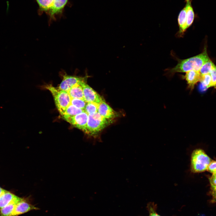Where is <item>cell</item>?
<instances>
[{
    "mask_svg": "<svg viewBox=\"0 0 216 216\" xmlns=\"http://www.w3.org/2000/svg\"><path fill=\"white\" fill-rule=\"evenodd\" d=\"M210 59L205 49L201 53L186 59L180 60L174 68L169 70L170 74L177 72H186L194 70L199 71L202 66Z\"/></svg>",
    "mask_w": 216,
    "mask_h": 216,
    "instance_id": "1",
    "label": "cell"
},
{
    "mask_svg": "<svg viewBox=\"0 0 216 216\" xmlns=\"http://www.w3.org/2000/svg\"><path fill=\"white\" fill-rule=\"evenodd\" d=\"M17 203L16 202H13L0 208V216H10Z\"/></svg>",
    "mask_w": 216,
    "mask_h": 216,
    "instance_id": "17",
    "label": "cell"
},
{
    "mask_svg": "<svg viewBox=\"0 0 216 216\" xmlns=\"http://www.w3.org/2000/svg\"><path fill=\"white\" fill-rule=\"evenodd\" d=\"M149 216H160L155 212L153 209L150 208Z\"/></svg>",
    "mask_w": 216,
    "mask_h": 216,
    "instance_id": "27",
    "label": "cell"
},
{
    "mask_svg": "<svg viewBox=\"0 0 216 216\" xmlns=\"http://www.w3.org/2000/svg\"><path fill=\"white\" fill-rule=\"evenodd\" d=\"M200 82L204 89L211 87L212 78L210 73L201 75Z\"/></svg>",
    "mask_w": 216,
    "mask_h": 216,
    "instance_id": "21",
    "label": "cell"
},
{
    "mask_svg": "<svg viewBox=\"0 0 216 216\" xmlns=\"http://www.w3.org/2000/svg\"><path fill=\"white\" fill-rule=\"evenodd\" d=\"M68 0H54L52 6L49 10V14L51 18L62 12Z\"/></svg>",
    "mask_w": 216,
    "mask_h": 216,
    "instance_id": "12",
    "label": "cell"
},
{
    "mask_svg": "<svg viewBox=\"0 0 216 216\" xmlns=\"http://www.w3.org/2000/svg\"><path fill=\"white\" fill-rule=\"evenodd\" d=\"M81 83L74 85L67 92L71 98H78L84 100Z\"/></svg>",
    "mask_w": 216,
    "mask_h": 216,
    "instance_id": "15",
    "label": "cell"
},
{
    "mask_svg": "<svg viewBox=\"0 0 216 216\" xmlns=\"http://www.w3.org/2000/svg\"><path fill=\"white\" fill-rule=\"evenodd\" d=\"M85 100L78 98H71L70 104L84 110L86 105Z\"/></svg>",
    "mask_w": 216,
    "mask_h": 216,
    "instance_id": "22",
    "label": "cell"
},
{
    "mask_svg": "<svg viewBox=\"0 0 216 216\" xmlns=\"http://www.w3.org/2000/svg\"><path fill=\"white\" fill-rule=\"evenodd\" d=\"M63 79L59 86L58 89L68 92L74 85L86 81V77H81L63 74Z\"/></svg>",
    "mask_w": 216,
    "mask_h": 216,
    "instance_id": "6",
    "label": "cell"
},
{
    "mask_svg": "<svg viewBox=\"0 0 216 216\" xmlns=\"http://www.w3.org/2000/svg\"><path fill=\"white\" fill-rule=\"evenodd\" d=\"M179 27V34L182 35L187 28L186 26V12L185 6L180 11L178 18Z\"/></svg>",
    "mask_w": 216,
    "mask_h": 216,
    "instance_id": "14",
    "label": "cell"
},
{
    "mask_svg": "<svg viewBox=\"0 0 216 216\" xmlns=\"http://www.w3.org/2000/svg\"><path fill=\"white\" fill-rule=\"evenodd\" d=\"M212 160L203 150L196 148L191 154L190 171L193 173H197L206 171Z\"/></svg>",
    "mask_w": 216,
    "mask_h": 216,
    "instance_id": "3",
    "label": "cell"
},
{
    "mask_svg": "<svg viewBox=\"0 0 216 216\" xmlns=\"http://www.w3.org/2000/svg\"><path fill=\"white\" fill-rule=\"evenodd\" d=\"M209 181L211 185V189L216 188V173H213L209 178Z\"/></svg>",
    "mask_w": 216,
    "mask_h": 216,
    "instance_id": "25",
    "label": "cell"
},
{
    "mask_svg": "<svg viewBox=\"0 0 216 216\" xmlns=\"http://www.w3.org/2000/svg\"><path fill=\"white\" fill-rule=\"evenodd\" d=\"M201 76L199 71L191 70L186 72L183 77L187 82L188 88L192 90L195 85L200 81Z\"/></svg>",
    "mask_w": 216,
    "mask_h": 216,
    "instance_id": "10",
    "label": "cell"
},
{
    "mask_svg": "<svg viewBox=\"0 0 216 216\" xmlns=\"http://www.w3.org/2000/svg\"><path fill=\"white\" fill-rule=\"evenodd\" d=\"M211 194L212 196L211 202L216 203V188L211 189Z\"/></svg>",
    "mask_w": 216,
    "mask_h": 216,
    "instance_id": "26",
    "label": "cell"
},
{
    "mask_svg": "<svg viewBox=\"0 0 216 216\" xmlns=\"http://www.w3.org/2000/svg\"><path fill=\"white\" fill-rule=\"evenodd\" d=\"M98 112L103 117L112 120L118 116V113L111 108L105 100L99 103Z\"/></svg>",
    "mask_w": 216,
    "mask_h": 216,
    "instance_id": "8",
    "label": "cell"
},
{
    "mask_svg": "<svg viewBox=\"0 0 216 216\" xmlns=\"http://www.w3.org/2000/svg\"><path fill=\"white\" fill-rule=\"evenodd\" d=\"M6 191L0 187V196Z\"/></svg>",
    "mask_w": 216,
    "mask_h": 216,
    "instance_id": "28",
    "label": "cell"
},
{
    "mask_svg": "<svg viewBox=\"0 0 216 216\" xmlns=\"http://www.w3.org/2000/svg\"><path fill=\"white\" fill-rule=\"evenodd\" d=\"M212 78L211 87L216 88V66L213 68L210 73Z\"/></svg>",
    "mask_w": 216,
    "mask_h": 216,
    "instance_id": "23",
    "label": "cell"
},
{
    "mask_svg": "<svg viewBox=\"0 0 216 216\" xmlns=\"http://www.w3.org/2000/svg\"><path fill=\"white\" fill-rule=\"evenodd\" d=\"M99 104L95 102H87L84 111L88 115L98 112Z\"/></svg>",
    "mask_w": 216,
    "mask_h": 216,
    "instance_id": "20",
    "label": "cell"
},
{
    "mask_svg": "<svg viewBox=\"0 0 216 216\" xmlns=\"http://www.w3.org/2000/svg\"><path fill=\"white\" fill-rule=\"evenodd\" d=\"M40 11L49 10L53 4L54 0H36Z\"/></svg>",
    "mask_w": 216,
    "mask_h": 216,
    "instance_id": "19",
    "label": "cell"
},
{
    "mask_svg": "<svg viewBox=\"0 0 216 216\" xmlns=\"http://www.w3.org/2000/svg\"><path fill=\"white\" fill-rule=\"evenodd\" d=\"M44 88L51 93L56 106L62 116L70 103L71 98L68 92L60 90L51 84L46 85Z\"/></svg>",
    "mask_w": 216,
    "mask_h": 216,
    "instance_id": "4",
    "label": "cell"
},
{
    "mask_svg": "<svg viewBox=\"0 0 216 216\" xmlns=\"http://www.w3.org/2000/svg\"><path fill=\"white\" fill-rule=\"evenodd\" d=\"M216 66L210 59L206 62L201 67L199 71L202 75L209 74Z\"/></svg>",
    "mask_w": 216,
    "mask_h": 216,
    "instance_id": "18",
    "label": "cell"
},
{
    "mask_svg": "<svg viewBox=\"0 0 216 216\" xmlns=\"http://www.w3.org/2000/svg\"><path fill=\"white\" fill-rule=\"evenodd\" d=\"M84 111H85L84 110L70 104L62 116H74Z\"/></svg>",
    "mask_w": 216,
    "mask_h": 216,
    "instance_id": "16",
    "label": "cell"
},
{
    "mask_svg": "<svg viewBox=\"0 0 216 216\" xmlns=\"http://www.w3.org/2000/svg\"><path fill=\"white\" fill-rule=\"evenodd\" d=\"M38 208L28 203L24 199L17 203L10 216H16Z\"/></svg>",
    "mask_w": 216,
    "mask_h": 216,
    "instance_id": "9",
    "label": "cell"
},
{
    "mask_svg": "<svg viewBox=\"0 0 216 216\" xmlns=\"http://www.w3.org/2000/svg\"><path fill=\"white\" fill-rule=\"evenodd\" d=\"M111 120L103 117L98 112L88 115L85 134L90 136H96L110 124Z\"/></svg>",
    "mask_w": 216,
    "mask_h": 216,
    "instance_id": "2",
    "label": "cell"
},
{
    "mask_svg": "<svg viewBox=\"0 0 216 216\" xmlns=\"http://www.w3.org/2000/svg\"><path fill=\"white\" fill-rule=\"evenodd\" d=\"M23 199L6 190L0 196V209L12 202L15 201L18 202Z\"/></svg>",
    "mask_w": 216,
    "mask_h": 216,
    "instance_id": "11",
    "label": "cell"
},
{
    "mask_svg": "<svg viewBox=\"0 0 216 216\" xmlns=\"http://www.w3.org/2000/svg\"><path fill=\"white\" fill-rule=\"evenodd\" d=\"M192 0H185V7L186 12V26L188 28L193 23L195 16L194 11L192 7Z\"/></svg>",
    "mask_w": 216,
    "mask_h": 216,
    "instance_id": "13",
    "label": "cell"
},
{
    "mask_svg": "<svg viewBox=\"0 0 216 216\" xmlns=\"http://www.w3.org/2000/svg\"><path fill=\"white\" fill-rule=\"evenodd\" d=\"M68 122L84 132L86 131L88 114L85 111L72 116H62Z\"/></svg>",
    "mask_w": 216,
    "mask_h": 216,
    "instance_id": "5",
    "label": "cell"
},
{
    "mask_svg": "<svg viewBox=\"0 0 216 216\" xmlns=\"http://www.w3.org/2000/svg\"><path fill=\"white\" fill-rule=\"evenodd\" d=\"M82 88L84 99L86 102H93L100 103L104 99L92 88L84 81L80 83Z\"/></svg>",
    "mask_w": 216,
    "mask_h": 216,
    "instance_id": "7",
    "label": "cell"
},
{
    "mask_svg": "<svg viewBox=\"0 0 216 216\" xmlns=\"http://www.w3.org/2000/svg\"><path fill=\"white\" fill-rule=\"evenodd\" d=\"M207 171L212 173H216V161L212 160L209 165Z\"/></svg>",
    "mask_w": 216,
    "mask_h": 216,
    "instance_id": "24",
    "label": "cell"
}]
</instances>
